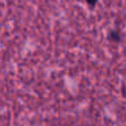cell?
I'll use <instances>...</instances> for the list:
<instances>
[{"instance_id":"1","label":"cell","mask_w":126,"mask_h":126,"mask_svg":"<svg viewBox=\"0 0 126 126\" xmlns=\"http://www.w3.org/2000/svg\"><path fill=\"white\" fill-rule=\"evenodd\" d=\"M107 39L111 42H120L121 40H122V35H121V32L117 29H113V30H111L109 32Z\"/></svg>"},{"instance_id":"2","label":"cell","mask_w":126,"mask_h":126,"mask_svg":"<svg viewBox=\"0 0 126 126\" xmlns=\"http://www.w3.org/2000/svg\"><path fill=\"white\" fill-rule=\"evenodd\" d=\"M85 1H86V3L89 4L90 7H92V8H93V7L95 6L96 3H97L98 0H85Z\"/></svg>"}]
</instances>
